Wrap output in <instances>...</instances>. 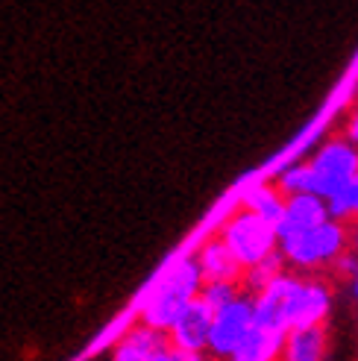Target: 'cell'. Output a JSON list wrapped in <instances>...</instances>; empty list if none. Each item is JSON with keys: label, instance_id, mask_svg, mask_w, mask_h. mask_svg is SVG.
I'll return each instance as SVG.
<instances>
[{"label": "cell", "instance_id": "13", "mask_svg": "<svg viewBox=\"0 0 358 361\" xmlns=\"http://www.w3.org/2000/svg\"><path fill=\"white\" fill-rule=\"evenodd\" d=\"M203 267L197 259H179L173 267H168V274L159 279L156 288H162V291H171V294H179V297H185V300H194V297H200L203 291Z\"/></svg>", "mask_w": 358, "mask_h": 361}, {"label": "cell", "instance_id": "14", "mask_svg": "<svg viewBox=\"0 0 358 361\" xmlns=\"http://www.w3.org/2000/svg\"><path fill=\"white\" fill-rule=\"evenodd\" d=\"M285 200H288V197L279 191V185H276V188H271V185H256V188L247 191L244 206L253 209V212H259L261 218H267L271 224H279L282 212H285Z\"/></svg>", "mask_w": 358, "mask_h": 361}, {"label": "cell", "instance_id": "17", "mask_svg": "<svg viewBox=\"0 0 358 361\" xmlns=\"http://www.w3.org/2000/svg\"><path fill=\"white\" fill-rule=\"evenodd\" d=\"M329 214L338 221H355L358 218V179L347 191L329 197Z\"/></svg>", "mask_w": 358, "mask_h": 361}, {"label": "cell", "instance_id": "5", "mask_svg": "<svg viewBox=\"0 0 358 361\" xmlns=\"http://www.w3.org/2000/svg\"><path fill=\"white\" fill-rule=\"evenodd\" d=\"M329 312H332V288L323 279L291 276V288H288V323H291V329L326 323Z\"/></svg>", "mask_w": 358, "mask_h": 361}, {"label": "cell", "instance_id": "10", "mask_svg": "<svg viewBox=\"0 0 358 361\" xmlns=\"http://www.w3.org/2000/svg\"><path fill=\"white\" fill-rule=\"evenodd\" d=\"M285 338H288V332H276V329L253 323L249 332L244 335V341L238 344V350L232 353V358L235 361H273L285 353Z\"/></svg>", "mask_w": 358, "mask_h": 361}, {"label": "cell", "instance_id": "22", "mask_svg": "<svg viewBox=\"0 0 358 361\" xmlns=\"http://www.w3.org/2000/svg\"><path fill=\"white\" fill-rule=\"evenodd\" d=\"M350 294H352V300L358 302V276H355V279L350 282Z\"/></svg>", "mask_w": 358, "mask_h": 361}, {"label": "cell", "instance_id": "3", "mask_svg": "<svg viewBox=\"0 0 358 361\" xmlns=\"http://www.w3.org/2000/svg\"><path fill=\"white\" fill-rule=\"evenodd\" d=\"M223 241L235 252V259L244 267H249V264L261 262L267 252L279 250V232H276V224L261 218L259 212L247 209L223 226Z\"/></svg>", "mask_w": 358, "mask_h": 361}, {"label": "cell", "instance_id": "21", "mask_svg": "<svg viewBox=\"0 0 358 361\" xmlns=\"http://www.w3.org/2000/svg\"><path fill=\"white\" fill-rule=\"evenodd\" d=\"M350 247L358 250V218H355V224H352V229H350Z\"/></svg>", "mask_w": 358, "mask_h": 361}, {"label": "cell", "instance_id": "19", "mask_svg": "<svg viewBox=\"0 0 358 361\" xmlns=\"http://www.w3.org/2000/svg\"><path fill=\"white\" fill-rule=\"evenodd\" d=\"M332 267H335V276H338V279H344V282L350 285V282L358 276V250L347 247V250L341 252V256L335 259V264H332Z\"/></svg>", "mask_w": 358, "mask_h": 361}, {"label": "cell", "instance_id": "11", "mask_svg": "<svg viewBox=\"0 0 358 361\" xmlns=\"http://www.w3.org/2000/svg\"><path fill=\"white\" fill-rule=\"evenodd\" d=\"M203 267V276L206 282H214V279H229V282H238L241 274H244V264L235 259V252L229 250V244L221 238V241H209L200 256H197Z\"/></svg>", "mask_w": 358, "mask_h": 361}, {"label": "cell", "instance_id": "1", "mask_svg": "<svg viewBox=\"0 0 358 361\" xmlns=\"http://www.w3.org/2000/svg\"><path fill=\"white\" fill-rule=\"evenodd\" d=\"M347 247H350V226H347V221H338V218H326L323 224L279 241L285 262L297 270L332 267L335 259L341 256Z\"/></svg>", "mask_w": 358, "mask_h": 361}, {"label": "cell", "instance_id": "12", "mask_svg": "<svg viewBox=\"0 0 358 361\" xmlns=\"http://www.w3.org/2000/svg\"><path fill=\"white\" fill-rule=\"evenodd\" d=\"M188 302H191V300L179 297V294L162 291V288H153V294L147 297L144 309H141V317H144L147 326L162 329V332H171V326L179 320V314L185 312Z\"/></svg>", "mask_w": 358, "mask_h": 361}, {"label": "cell", "instance_id": "16", "mask_svg": "<svg viewBox=\"0 0 358 361\" xmlns=\"http://www.w3.org/2000/svg\"><path fill=\"white\" fill-rule=\"evenodd\" d=\"M279 191H282L285 197L302 194V191H314V173H311L309 161H297V165L285 168V171L279 173Z\"/></svg>", "mask_w": 358, "mask_h": 361}, {"label": "cell", "instance_id": "2", "mask_svg": "<svg viewBox=\"0 0 358 361\" xmlns=\"http://www.w3.org/2000/svg\"><path fill=\"white\" fill-rule=\"evenodd\" d=\"M311 173H314V194L335 197L347 191L358 179V144L344 138H329L323 147L311 156Z\"/></svg>", "mask_w": 358, "mask_h": 361}, {"label": "cell", "instance_id": "7", "mask_svg": "<svg viewBox=\"0 0 358 361\" xmlns=\"http://www.w3.org/2000/svg\"><path fill=\"white\" fill-rule=\"evenodd\" d=\"M329 214V200L326 197H320L314 191H302V194H291L288 200H285V212L276 224V232H279V241L282 238H291L297 232H306L317 224H323Z\"/></svg>", "mask_w": 358, "mask_h": 361}, {"label": "cell", "instance_id": "4", "mask_svg": "<svg viewBox=\"0 0 358 361\" xmlns=\"http://www.w3.org/2000/svg\"><path fill=\"white\" fill-rule=\"evenodd\" d=\"M253 323H256V297L238 294L235 300H229L226 305H221V309L214 312L209 350L214 355H229L232 358V353L238 350V344L244 341V335L249 332Z\"/></svg>", "mask_w": 358, "mask_h": 361}, {"label": "cell", "instance_id": "9", "mask_svg": "<svg viewBox=\"0 0 358 361\" xmlns=\"http://www.w3.org/2000/svg\"><path fill=\"white\" fill-rule=\"evenodd\" d=\"M288 361H320L329 355V332L326 323H314V326H294L285 338V353Z\"/></svg>", "mask_w": 358, "mask_h": 361}, {"label": "cell", "instance_id": "8", "mask_svg": "<svg viewBox=\"0 0 358 361\" xmlns=\"http://www.w3.org/2000/svg\"><path fill=\"white\" fill-rule=\"evenodd\" d=\"M171 361L176 358V347H168L162 338V329H153L144 323V329L132 332L123 344L118 347V361Z\"/></svg>", "mask_w": 358, "mask_h": 361}, {"label": "cell", "instance_id": "15", "mask_svg": "<svg viewBox=\"0 0 358 361\" xmlns=\"http://www.w3.org/2000/svg\"><path fill=\"white\" fill-rule=\"evenodd\" d=\"M282 264H288V262H285V256H282V250L267 252L261 262L244 267V285H247L253 294H259L261 288H267V285H271V282L282 274Z\"/></svg>", "mask_w": 358, "mask_h": 361}, {"label": "cell", "instance_id": "20", "mask_svg": "<svg viewBox=\"0 0 358 361\" xmlns=\"http://www.w3.org/2000/svg\"><path fill=\"white\" fill-rule=\"evenodd\" d=\"M347 138H350L352 144H358V106L352 109V115L347 118Z\"/></svg>", "mask_w": 358, "mask_h": 361}, {"label": "cell", "instance_id": "6", "mask_svg": "<svg viewBox=\"0 0 358 361\" xmlns=\"http://www.w3.org/2000/svg\"><path fill=\"white\" fill-rule=\"evenodd\" d=\"M211 320H214V309L203 300V297H194L185 312L179 314V320L171 326V338H173V347L179 350H188L200 355L203 350H209V335H211Z\"/></svg>", "mask_w": 358, "mask_h": 361}, {"label": "cell", "instance_id": "18", "mask_svg": "<svg viewBox=\"0 0 358 361\" xmlns=\"http://www.w3.org/2000/svg\"><path fill=\"white\" fill-rule=\"evenodd\" d=\"M200 297L211 305L214 312H218L221 305H226L229 300H235V297H238V282H229V279L206 282V285H203V291H200Z\"/></svg>", "mask_w": 358, "mask_h": 361}]
</instances>
